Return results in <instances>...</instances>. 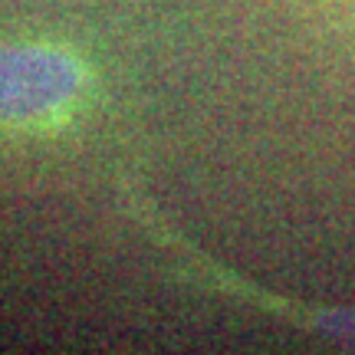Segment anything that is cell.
<instances>
[{
  "instance_id": "7a4b0ae2",
  "label": "cell",
  "mask_w": 355,
  "mask_h": 355,
  "mask_svg": "<svg viewBox=\"0 0 355 355\" xmlns=\"http://www.w3.org/2000/svg\"><path fill=\"white\" fill-rule=\"evenodd\" d=\"M329 332H332V336H339V339H349V343H355V313L332 316L329 319Z\"/></svg>"
},
{
  "instance_id": "6da1fadb",
  "label": "cell",
  "mask_w": 355,
  "mask_h": 355,
  "mask_svg": "<svg viewBox=\"0 0 355 355\" xmlns=\"http://www.w3.org/2000/svg\"><path fill=\"white\" fill-rule=\"evenodd\" d=\"M83 86L73 56L50 46L0 43V122H26L63 109Z\"/></svg>"
}]
</instances>
